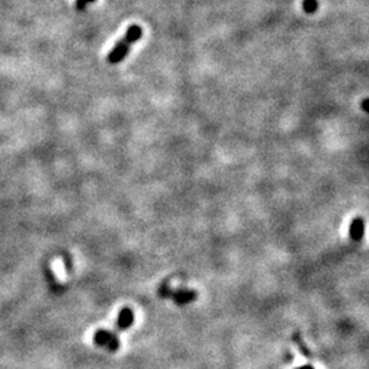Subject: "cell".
I'll return each instance as SVG.
<instances>
[{
	"label": "cell",
	"mask_w": 369,
	"mask_h": 369,
	"mask_svg": "<svg viewBox=\"0 0 369 369\" xmlns=\"http://www.w3.org/2000/svg\"><path fill=\"white\" fill-rule=\"evenodd\" d=\"M141 37H142V28L139 25H132L130 28H127L126 34L122 37L121 40L114 45V48L109 51L108 56H107V62L109 65L121 63L126 58L132 44L139 40Z\"/></svg>",
	"instance_id": "6da1fadb"
},
{
	"label": "cell",
	"mask_w": 369,
	"mask_h": 369,
	"mask_svg": "<svg viewBox=\"0 0 369 369\" xmlns=\"http://www.w3.org/2000/svg\"><path fill=\"white\" fill-rule=\"evenodd\" d=\"M367 101H368V99H364V101H363V109H364V111H368V109H367Z\"/></svg>",
	"instance_id": "5b68a950"
},
{
	"label": "cell",
	"mask_w": 369,
	"mask_h": 369,
	"mask_svg": "<svg viewBox=\"0 0 369 369\" xmlns=\"http://www.w3.org/2000/svg\"><path fill=\"white\" fill-rule=\"evenodd\" d=\"M308 369H310V368H308Z\"/></svg>",
	"instance_id": "8992f818"
},
{
	"label": "cell",
	"mask_w": 369,
	"mask_h": 369,
	"mask_svg": "<svg viewBox=\"0 0 369 369\" xmlns=\"http://www.w3.org/2000/svg\"><path fill=\"white\" fill-rule=\"evenodd\" d=\"M302 10L308 14H313L317 10V0H303Z\"/></svg>",
	"instance_id": "7a4b0ae2"
},
{
	"label": "cell",
	"mask_w": 369,
	"mask_h": 369,
	"mask_svg": "<svg viewBox=\"0 0 369 369\" xmlns=\"http://www.w3.org/2000/svg\"><path fill=\"white\" fill-rule=\"evenodd\" d=\"M52 268H54V271L56 272V276L59 279L65 278V266H63V263L61 260H55L52 263Z\"/></svg>",
	"instance_id": "3957f363"
},
{
	"label": "cell",
	"mask_w": 369,
	"mask_h": 369,
	"mask_svg": "<svg viewBox=\"0 0 369 369\" xmlns=\"http://www.w3.org/2000/svg\"><path fill=\"white\" fill-rule=\"evenodd\" d=\"M96 0H75V8L77 11H84L88 3H95Z\"/></svg>",
	"instance_id": "277c9868"
}]
</instances>
